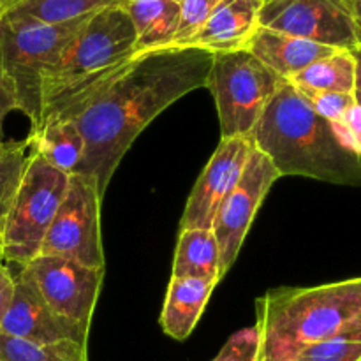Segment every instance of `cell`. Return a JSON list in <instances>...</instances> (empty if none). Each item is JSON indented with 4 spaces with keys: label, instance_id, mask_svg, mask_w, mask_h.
Instances as JSON below:
<instances>
[{
    "label": "cell",
    "instance_id": "cb8c5ba5",
    "mask_svg": "<svg viewBox=\"0 0 361 361\" xmlns=\"http://www.w3.org/2000/svg\"><path fill=\"white\" fill-rule=\"evenodd\" d=\"M295 361H361V328L316 342L303 349Z\"/></svg>",
    "mask_w": 361,
    "mask_h": 361
},
{
    "label": "cell",
    "instance_id": "6da1fadb",
    "mask_svg": "<svg viewBox=\"0 0 361 361\" xmlns=\"http://www.w3.org/2000/svg\"><path fill=\"white\" fill-rule=\"evenodd\" d=\"M212 59L214 53L196 46L141 53L49 115L71 120L81 133L85 154L76 173L94 180L101 200L141 130L173 102L204 87Z\"/></svg>",
    "mask_w": 361,
    "mask_h": 361
},
{
    "label": "cell",
    "instance_id": "52a82bcc",
    "mask_svg": "<svg viewBox=\"0 0 361 361\" xmlns=\"http://www.w3.org/2000/svg\"><path fill=\"white\" fill-rule=\"evenodd\" d=\"M67 185L69 175L32 152L9 210L0 224L4 259L21 268L39 256Z\"/></svg>",
    "mask_w": 361,
    "mask_h": 361
},
{
    "label": "cell",
    "instance_id": "ac0fdd59",
    "mask_svg": "<svg viewBox=\"0 0 361 361\" xmlns=\"http://www.w3.org/2000/svg\"><path fill=\"white\" fill-rule=\"evenodd\" d=\"M32 152L66 175H74L85 154V141L74 122L49 116L28 136Z\"/></svg>",
    "mask_w": 361,
    "mask_h": 361
},
{
    "label": "cell",
    "instance_id": "7a4b0ae2",
    "mask_svg": "<svg viewBox=\"0 0 361 361\" xmlns=\"http://www.w3.org/2000/svg\"><path fill=\"white\" fill-rule=\"evenodd\" d=\"M250 137L281 176L361 187V157L342 147L331 123L289 81L271 99Z\"/></svg>",
    "mask_w": 361,
    "mask_h": 361
},
{
    "label": "cell",
    "instance_id": "7402d4cb",
    "mask_svg": "<svg viewBox=\"0 0 361 361\" xmlns=\"http://www.w3.org/2000/svg\"><path fill=\"white\" fill-rule=\"evenodd\" d=\"M0 361H88L87 345L62 341L55 344H32L0 334Z\"/></svg>",
    "mask_w": 361,
    "mask_h": 361
},
{
    "label": "cell",
    "instance_id": "ba28073f",
    "mask_svg": "<svg viewBox=\"0 0 361 361\" xmlns=\"http://www.w3.org/2000/svg\"><path fill=\"white\" fill-rule=\"evenodd\" d=\"M101 197L92 178L71 175L39 256H59L90 268H104L101 236Z\"/></svg>",
    "mask_w": 361,
    "mask_h": 361
},
{
    "label": "cell",
    "instance_id": "8fae6325",
    "mask_svg": "<svg viewBox=\"0 0 361 361\" xmlns=\"http://www.w3.org/2000/svg\"><path fill=\"white\" fill-rule=\"evenodd\" d=\"M51 310L90 330L104 268H90L59 256H37L21 267Z\"/></svg>",
    "mask_w": 361,
    "mask_h": 361
},
{
    "label": "cell",
    "instance_id": "3957f363",
    "mask_svg": "<svg viewBox=\"0 0 361 361\" xmlns=\"http://www.w3.org/2000/svg\"><path fill=\"white\" fill-rule=\"evenodd\" d=\"M261 361H295L309 345L361 328V277L284 288L257 300Z\"/></svg>",
    "mask_w": 361,
    "mask_h": 361
},
{
    "label": "cell",
    "instance_id": "484cf974",
    "mask_svg": "<svg viewBox=\"0 0 361 361\" xmlns=\"http://www.w3.org/2000/svg\"><path fill=\"white\" fill-rule=\"evenodd\" d=\"M303 97L307 99L314 111L330 123L342 122L345 113L349 111L353 104L356 102L355 94H338V92H314V90H302Z\"/></svg>",
    "mask_w": 361,
    "mask_h": 361
},
{
    "label": "cell",
    "instance_id": "4dcf8cb0",
    "mask_svg": "<svg viewBox=\"0 0 361 361\" xmlns=\"http://www.w3.org/2000/svg\"><path fill=\"white\" fill-rule=\"evenodd\" d=\"M345 6H348V9L351 11L353 18H355V21H356V27H358V30L361 34V0H348V2H345Z\"/></svg>",
    "mask_w": 361,
    "mask_h": 361
},
{
    "label": "cell",
    "instance_id": "5b68a950",
    "mask_svg": "<svg viewBox=\"0 0 361 361\" xmlns=\"http://www.w3.org/2000/svg\"><path fill=\"white\" fill-rule=\"evenodd\" d=\"M88 18L55 25L14 13L0 18V74L16 111L30 120L32 133L42 122V81Z\"/></svg>",
    "mask_w": 361,
    "mask_h": 361
},
{
    "label": "cell",
    "instance_id": "f546056e",
    "mask_svg": "<svg viewBox=\"0 0 361 361\" xmlns=\"http://www.w3.org/2000/svg\"><path fill=\"white\" fill-rule=\"evenodd\" d=\"M11 111H16L13 102H0V147L9 143V141L4 140V122H6L7 115H9Z\"/></svg>",
    "mask_w": 361,
    "mask_h": 361
},
{
    "label": "cell",
    "instance_id": "4fadbf2b",
    "mask_svg": "<svg viewBox=\"0 0 361 361\" xmlns=\"http://www.w3.org/2000/svg\"><path fill=\"white\" fill-rule=\"evenodd\" d=\"M0 334L41 345L62 341L87 345L88 341V330L53 312L21 268L16 275L11 305L0 321Z\"/></svg>",
    "mask_w": 361,
    "mask_h": 361
},
{
    "label": "cell",
    "instance_id": "2e32d148",
    "mask_svg": "<svg viewBox=\"0 0 361 361\" xmlns=\"http://www.w3.org/2000/svg\"><path fill=\"white\" fill-rule=\"evenodd\" d=\"M215 284L196 277H171L161 312V326L168 337L185 341L200 323Z\"/></svg>",
    "mask_w": 361,
    "mask_h": 361
},
{
    "label": "cell",
    "instance_id": "d6986e66",
    "mask_svg": "<svg viewBox=\"0 0 361 361\" xmlns=\"http://www.w3.org/2000/svg\"><path fill=\"white\" fill-rule=\"evenodd\" d=\"M171 277H196L217 284L221 254L212 229H180Z\"/></svg>",
    "mask_w": 361,
    "mask_h": 361
},
{
    "label": "cell",
    "instance_id": "d6a6232c",
    "mask_svg": "<svg viewBox=\"0 0 361 361\" xmlns=\"http://www.w3.org/2000/svg\"><path fill=\"white\" fill-rule=\"evenodd\" d=\"M23 2L25 0H0V18H2L4 14L11 13L13 9H16V7Z\"/></svg>",
    "mask_w": 361,
    "mask_h": 361
},
{
    "label": "cell",
    "instance_id": "1f68e13d",
    "mask_svg": "<svg viewBox=\"0 0 361 361\" xmlns=\"http://www.w3.org/2000/svg\"><path fill=\"white\" fill-rule=\"evenodd\" d=\"M353 56H355V63H356V85H355V92H360L361 94V46L353 49Z\"/></svg>",
    "mask_w": 361,
    "mask_h": 361
},
{
    "label": "cell",
    "instance_id": "74e56055",
    "mask_svg": "<svg viewBox=\"0 0 361 361\" xmlns=\"http://www.w3.org/2000/svg\"><path fill=\"white\" fill-rule=\"evenodd\" d=\"M263 2H268V0H263Z\"/></svg>",
    "mask_w": 361,
    "mask_h": 361
},
{
    "label": "cell",
    "instance_id": "83f0119b",
    "mask_svg": "<svg viewBox=\"0 0 361 361\" xmlns=\"http://www.w3.org/2000/svg\"><path fill=\"white\" fill-rule=\"evenodd\" d=\"M331 127L342 147L361 157V104L355 102L342 122L331 123Z\"/></svg>",
    "mask_w": 361,
    "mask_h": 361
},
{
    "label": "cell",
    "instance_id": "836d02e7",
    "mask_svg": "<svg viewBox=\"0 0 361 361\" xmlns=\"http://www.w3.org/2000/svg\"><path fill=\"white\" fill-rule=\"evenodd\" d=\"M0 102H13V104H14L13 97H11L9 90H7L6 83H4L2 74H0ZM14 108H16V104H14Z\"/></svg>",
    "mask_w": 361,
    "mask_h": 361
},
{
    "label": "cell",
    "instance_id": "277c9868",
    "mask_svg": "<svg viewBox=\"0 0 361 361\" xmlns=\"http://www.w3.org/2000/svg\"><path fill=\"white\" fill-rule=\"evenodd\" d=\"M133 56H136V32L126 7H108L92 14L42 81V120L87 94Z\"/></svg>",
    "mask_w": 361,
    "mask_h": 361
},
{
    "label": "cell",
    "instance_id": "4316f807",
    "mask_svg": "<svg viewBox=\"0 0 361 361\" xmlns=\"http://www.w3.org/2000/svg\"><path fill=\"white\" fill-rule=\"evenodd\" d=\"M212 361H261V337L257 328L236 331Z\"/></svg>",
    "mask_w": 361,
    "mask_h": 361
},
{
    "label": "cell",
    "instance_id": "e575fe53",
    "mask_svg": "<svg viewBox=\"0 0 361 361\" xmlns=\"http://www.w3.org/2000/svg\"><path fill=\"white\" fill-rule=\"evenodd\" d=\"M4 261V243H2V233H0V263Z\"/></svg>",
    "mask_w": 361,
    "mask_h": 361
},
{
    "label": "cell",
    "instance_id": "44dd1931",
    "mask_svg": "<svg viewBox=\"0 0 361 361\" xmlns=\"http://www.w3.org/2000/svg\"><path fill=\"white\" fill-rule=\"evenodd\" d=\"M126 2L127 0H25L11 13L55 25L92 16L108 7H123Z\"/></svg>",
    "mask_w": 361,
    "mask_h": 361
},
{
    "label": "cell",
    "instance_id": "9a60e30c",
    "mask_svg": "<svg viewBox=\"0 0 361 361\" xmlns=\"http://www.w3.org/2000/svg\"><path fill=\"white\" fill-rule=\"evenodd\" d=\"M247 49L284 81L295 78L317 60L338 51L330 46L317 44V42L264 27L257 28Z\"/></svg>",
    "mask_w": 361,
    "mask_h": 361
},
{
    "label": "cell",
    "instance_id": "8d00e7d4",
    "mask_svg": "<svg viewBox=\"0 0 361 361\" xmlns=\"http://www.w3.org/2000/svg\"><path fill=\"white\" fill-rule=\"evenodd\" d=\"M173 2H176V4H182V0H173Z\"/></svg>",
    "mask_w": 361,
    "mask_h": 361
},
{
    "label": "cell",
    "instance_id": "30bf717a",
    "mask_svg": "<svg viewBox=\"0 0 361 361\" xmlns=\"http://www.w3.org/2000/svg\"><path fill=\"white\" fill-rule=\"evenodd\" d=\"M279 178L281 175L270 159L254 148L242 176L224 197L212 224L221 254V279L235 264L261 203Z\"/></svg>",
    "mask_w": 361,
    "mask_h": 361
},
{
    "label": "cell",
    "instance_id": "e0dca14e",
    "mask_svg": "<svg viewBox=\"0 0 361 361\" xmlns=\"http://www.w3.org/2000/svg\"><path fill=\"white\" fill-rule=\"evenodd\" d=\"M123 7L136 32V55L175 44L180 4L173 0H127Z\"/></svg>",
    "mask_w": 361,
    "mask_h": 361
},
{
    "label": "cell",
    "instance_id": "5bb4252c",
    "mask_svg": "<svg viewBox=\"0 0 361 361\" xmlns=\"http://www.w3.org/2000/svg\"><path fill=\"white\" fill-rule=\"evenodd\" d=\"M263 0H222L187 46L210 53L247 49L259 28Z\"/></svg>",
    "mask_w": 361,
    "mask_h": 361
},
{
    "label": "cell",
    "instance_id": "f1b7e54d",
    "mask_svg": "<svg viewBox=\"0 0 361 361\" xmlns=\"http://www.w3.org/2000/svg\"><path fill=\"white\" fill-rule=\"evenodd\" d=\"M14 286H16V275L11 274L9 268L0 263V321L9 309L14 295Z\"/></svg>",
    "mask_w": 361,
    "mask_h": 361
},
{
    "label": "cell",
    "instance_id": "ffe728a7",
    "mask_svg": "<svg viewBox=\"0 0 361 361\" xmlns=\"http://www.w3.org/2000/svg\"><path fill=\"white\" fill-rule=\"evenodd\" d=\"M302 90L314 92H338V94H355L356 63L351 51L338 49L312 66L303 69L289 80Z\"/></svg>",
    "mask_w": 361,
    "mask_h": 361
},
{
    "label": "cell",
    "instance_id": "d4e9b609",
    "mask_svg": "<svg viewBox=\"0 0 361 361\" xmlns=\"http://www.w3.org/2000/svg\"><path fill=\"white\" fill-rule=\"evenodd\" d=\"M221 2L222 0H182V4H180V23L173 46L189 44L190 39L203 27L204 21L210 18V14L217 9Z\"/></svg>",
    "mask_w": 361,
    "mask_h": 361
},
{
    "label": "cell",
    "instance_id": "9c48e42d",
    "mask_svg": "<svg viewBox=\"0 0 361 361\" xmlns=\"http://www.w3.org/2000/svg\"><path fill=\"white\" fill-rule=\"evenodd\" d=\"M259 27L334 49L353 51L361 46V34L344 0H268Z\"/></svg>",
    "mask_w": 361,
    "mask_h": 361
},
{
    "label": "cell",
    "instance_id": "603a6c76",
    "mask_svg": "<svg viewBox=\"0 0 361 361\" xmlns=\"http://www.w3.org/2000/svg\"><path fill=\"white\" fill-rule=\"evenodd\" d=\"M30 148V143L21 141V143H7L0 147V224L6 217L9 204L16 194L18 185L21 182L27 162L30 159V154L27 150Z\"/></svg>",
    "mask_w": 361,
    "mask_h": 361
},
{
    "label": "cell",
    "instance_id": "d590c367",
    "mask_svg": "<svg viewBox=\"0 0 361 361\" xmlns=\"http://www.w3.org/2000/svg\"><path fill=\"white\" fill-rule=\"evenodd\" d=\"M355 99H356V102H358V104H361V94H360V92H355Z\"/></svg>",
    "mask_w": 361,
    "mask_h": 361
},
{
    "label": "cell",
    "instance_id": "f35d334b",
    "mask_svg": "<svg viewBox=\"0 0 361 361\" xmlns=\"http://www.w3.org/2000/svg\"><path fill=\"white\" fill-rule=\"evenodd\" d=\"M345 2H348V0H344V4H345Z\"/></svg>",
    "mask_w": 361,
    "mask_h": 361
},
{
    "label": "cell",
    "instance_id": "8992f818",
    "mask_svg": "<svg viewBox=\"0 0 361 361\" xmlns=\"http://www.w3.org/2000/svg\"><path fill=\"white\" fill-rule=\"evenodd\" d=\"M286 81L249 49L214 53L204 87L217 106L221 140L250 137Z\"/></svg>",
    "mask_w": 361,
    "mask_h": 361
},
{
    "label": "cell",
    "instance_id": "7c38bea8",
    "mask_svg": "<svg viewBox=\"0 0 361 361\" xmlns=\"http://www.w3.org/2000/svg\"><path fill=\"white\" fill-rule=\"evenodd\" d=\"M254 148L252 137L221 140L187 200L180 229H212L219 207L240 180Z\"/></svg>",
    "mask_w": 361,
    "mask_h": 361
}]
</instances>
